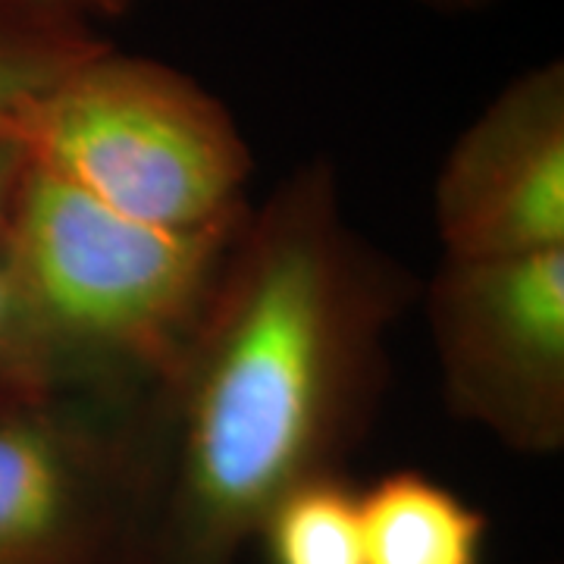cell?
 <instances>
[{"label":"cell","mask_w":564,"mask_h":564,"mask_svg":"<svg viewBox=\"0 0 564 564\" xmlns=\"http://www.w3.org/2000/svg\"><path fill=\"white\" fill-rule=\"evenodd\" d=\"M404 302V273L345 220L329 161L299 166L245 214L166 386L163 564H232L289 489L343 474Z\"/></svg>","instance_id":"obj_1"},{"label":"cell","mask_w":564,"mask_h":564,"mask_svg":"<svg viewBox=\"0 0 564 564\" xmlns=\"http://www.w3.org/2000/svg\"><path fill=\"white\" fill-rule=\"evenodd\" d=\"M245 214L195 229L151 226L25 166L3 245L76 380L139 377L166 389Z\"/></svg>","instance_id":"obj_2"},{"label":"cell","mask_w":564,"mask_h":564,"mask_svg":"<svg viewBox=\"0 0 564 564\" xmlns=\"http://www.w3.org/2000/svg\"><path fill=\"white\" fill-rule=\"evenodd\" d=\"M17 139L29 166L132 220L195 229L248 210L254 154L220 98L110 44L25 113Z\"/></svg>","instance_id":"obj_3"},{"label":"cell","mask_w":564,"mask_h":564,"mask_svg":"<svg viewBox=\"0 0 564 564\" xmlns=\"http://www.w3.org/2000/svg\"><path fill=\"white\" fill-rule=\"evenodd\" d=\"M423 314L455 417L527 458L564 448V248L445 261Z\"/></svg>","instance_id":"obj_4"},{"label":"cell","mask_w":564,"mask_h":564,"mask_svg":"<svg viewBox=\"0 0 564 564\" xmlns=\"http://www.w3.org/2000/svg\"><path fill=\"white\" fill-rule=\"evenodd\" d=\"M135 474L66 389L0 414V564H126Z\"/></svg>","instance_id":"obj_5"},{"label":"cell","mask_w":564,"mask_h":564,"mask_svg":"<svg viewBox=\"0 0 564 564\" xmlns=\"http://www.w3.org/2000/svg\"><path fill=\"white\" fill-rule=\"evenodd\" d=\"M433 220L445 261H499L564 248V66L505 85L448 148Z\"/></svg>","instance_id":"obj_6"},{"label":"cell","mask_w":564,"mask_h":564,"mask_svg":"<svg viewBox=\"0 0 564 564\" xmlns=\"http://www.w3.org/2000/svg\"><path fill=\"white\" fill-rule=\"evenodd\" d=\"M489 521L421 470H392L361 492L364 564H484Z\"/></svg>","instance_id":"obj_7"},{"label":"cell","mask_w":564,"mask_h":564,"mask_svg":"<svg viewBox=\"0 0 564 564\" xmlns=\"http://www.w3.org/2000/svg\"><path fill=\"white\" fill-rule=\"evenodd\" d=\"M107 41L91 22L25 0H0V135H17L25 113Z\"/></svg>","instance_id":"obj_8"},{"label":"cell","mask_w":564,"mask_h":564,"mask_svg":"<svg viewBox=\"0 0 564 564\" xmlns=\"http://www.w3.org/2000/svg\"><path fill=\"white\" fill-rule=\"evenodd\" d=\"M270 564H364L361 489L323 474L273 505L261 533Z\"/></svg>","instance_id":"obj_9"},{"label":"cell","mask_w":564,"mask_h":564,"mask_svg":"<svg viewBox=\"0 0 564 564\" xmlns=\"http://www.w3.org/2000/svg\"><path fill=\"white\" fill-rule=\"evenodd\" d=\"M73 383L79 380L35 317L0 232V414Z\"/></svg>","instance_id":"obj_10"},{"label":"cell","mask_w":564,"mask_h":564,"mask_svg":"<svg viewBox=\"0 0 564 564\" xmlns=\"http://www.w3.org/2000/svg\"><path fill=\"white\" fill-rule=\"evenodd\" d=\"M25 166H29V158H25L22 141L17 135H0V232L7 229L10 210L17 204Z\"/></svg>","instance_id":"obj_11"},{"label":"cell","mask_w":564,"mask_h":564,"mask_svg":"<svg viewBox=\"0 0 564 564\" xmlns=\"http://www.w3.org/2000/svg\"><path fill=\"white\" fill-rule=\"evenodd\" d=\"M25 3H39V7H47V10H61V13H73L85 22L98 20H113V17H122L132 0H25Z\"/></svg>","instance_id":"obj_12"},{"label":"cell","mask_w":564,"mask_h":564,"mask_svg":"<svg viewBox=\"0 0 564 564\" xmlns=\"http://www.w3.org/2000/svg\"><path fill=\"white\" fill-rule=\"evenodd\" d=\"M423 7H433L440 13H477L496 0H421Z\"/></svg>","instance_id":"obj_13"}]
</instances>
